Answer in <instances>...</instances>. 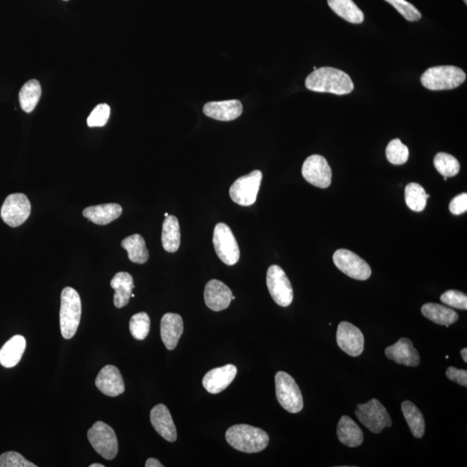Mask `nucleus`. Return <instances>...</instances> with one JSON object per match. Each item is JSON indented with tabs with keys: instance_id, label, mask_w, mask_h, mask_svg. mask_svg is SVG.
<instances>
[{
	"instance_id": "nucleus-9",
	"label": "nucleus",
	"mask_w": 467,
	"mask_h": 467,
	"mask_svg": "<svg viewBox=\"0 0 467 467\" xmlns=\"http://www.w3.org/2000/svg\"><path fill=\"white\" fill-rule=\"evenodd\" d=\"M262 180L261 171H251L249 174L235 180L230 189L232 201L241 206H250L257 201Z\"/></svg>"
},
{
	"instance_id": "nucleus-8",
	"label": "nucleus",
	"mask_w": 467,
	"mask_h": 467,
	"mask_svg": "<svg viewBox=\"0 0 467 467\" xmlns=\"http://www.w3.org/2000/svg\"><path fill=\"white\" fill-rule=\"evenodd\" d=\"M213 244L220 260L227 266L237 264L240 259V249L232 230L225 223H220L215 225Z\"/></svg>"
},
{
	"instance_id": "nucleus-7",
	"label": "nucleus",
	"mask_w": 467,
	"mask_h": 467,
	"mask_svg": "<svg viewBox=\"0 0 467 467\" xmlns=\"http://www.w3.org/2000/svg\"><path fill=\"white\" fill-rule=\"evenodd\" d=\"M88 439L93 449L106 460L111 461L118 454V439L111 427L103 422L94 424L88 432Z\"/></svg>"
},
{
	"instance_id": "nucleus-23",
	"label": "nucleus",
	"mask_w": 467,
	"mask_h": 467,
	"mask_svg": "<svg viewBox=\"0 0 467 467\" xmlns=\"http://www.w3.org/2000/svg\"><path fill=\"white\" fill-rule=\"evenodd\" d=\"M123 214V208L117 203L90 206L84 210V218L98 225H107Z\"/></svg>"
},
{
	"instance_id": "nucleus-30",
	"label": "nucleus",
	"mask_w": 467,
	"mask_h": 467,
	"mask_svg": "<svg viewBox=\"0 0 467 467\" xmlns=\"http://www.w3.org/2000/svg\"><path fill=\"white\" fill-rule=\"evenodd\" d=\"M41 94V85L38 80L27 81L19 92V103L23 111L27 113L33 112L40 100Z\"/></svg>"
},
{
	"instance_id": "nucleus-25",
	"label": "nucleus",
	"mask_w": 467,
	"mask_h": 467,
	"mask_svg": "<svg viewBox=\"0 0 467 467\" xmlns=\"http://www.w3.org/2000/svg\"><path fill=\"white\" fill-rule=\"evenodd\" d=\"M337 438L342 444L356 447L364 442V433L353 420L347 415L342 416L337 424Z\"/></svg>"
},
{
	"instance_id": "nucleus-13",
	"label": "nucleus",
	"mask_w": 467,
	"mask_h": 467,
	"mask_svg": "<svg viewBox=\"0 0 467 467\" xmlns=\"http://www.w3.org/2000/svg\"><path fill=\"white\" fill-rule=\"evenodd\" d=\"M302 175L313 186L325 189L331 186L332 172L327 160L321 155H312L302 167Z\"/></svg>"
},
{
	"instance_id": "nucleus-4",
	"label": "nucleus",
	"mask_w": 467,
	"mask_h": 467,
	"mask_svg": "<svg viewBox=\"0 0 467 467\" xmlns=\"http://www.w3.org/2000/svg\"><path fill=\"white\" fill-rule=\"evenodd\" d=\"M466 78V73L458 67L435 66L423 73L421 81L426 89L438 91L456 89Z\"/></svg>"
},
{
	"instance_id": "nucleus-15",
	"label": "nucleus",
	"mask_w": 467,
	"mask_h": 467,
	"mask_svg": "<svg viewBox=\"0 0 467 467\" xmlns=\"http://www.w3.org/2000/svg\"><path fill=\"white\" fill-rule=\"evenodd\" d=\"M237 374V368L233 364L215 368L206 373L203 379V386L210 394H218L233 382Z\"/></svg>"
},
{
	"instance_id": "nucleus-48",
	"label": "nucleus",
	"mask_w": 467,
	"mask_h": 467,
	"mask_svg": "<svg viewBox=\"0 0 467 467\" xmlns=\"http://www.w3.org/2000/svg\"><path fill=\"white\" fill-rule=\"evenodd\" d=\"M64 1H68V0H64Z\"/></svg>"
},
{
	"instance_id": "nucleus-47",
	"label": "nucleus",
	"mask_w": 467,
	"mask_h": 467,
	"mask_svg": "<svg viewBox=\"0 0 467 467\" xmlns=\"http://www.w3.org/2000/svg\"><path fill=\"white\" fill-rule=\"evenodd\" d=\"M444 180H445V181H446V180H447L446 176H444Z\"/></svg>"
},
{
	"instance_id": "nucleus-39",
	"label": "nucleus",
	"mask_w": 467,
	"mask_h": 467,
	"mask_svg": "<svg viewBox=\"0 0 467 467\" xmlns=\"http://www.w3.org/2000/svg\"><path fill=\"white\" fill-rule=\"evenodd\" d=\"M441 300L451 308L461 310L467 309V297L466 294L456 291V290H449V291L443 293Z\"/></svg>"
},
{
	"instance_id": "nucleus-28",
	"label": "nucleus",
	"mask_w": 467,
	"mask_h": 467,
	"mask_svg": "<svg viewBox=\"0 0 467 467\" xmlns=\"http://www.w3.org/2000/svg\"><path fill=\"white\" fill-rule=\"evenodd\" d=\"M328 5L334 13L351 23H362L364 15L353 0H327Z\"/></svg>"
},
{
	"instance_id": "nucleus-35",
	"label": "nucleus",
	"mask_w": 467,
	"mask_h": 467,
	"mask_svg": "<svg viewBox=\"0 0 467 467\" xmlns=\"http://www.w3.org/2000/svg\"><path fill=\"white\" fill-rule=\"evenodd\" d=\"M387 159L391 164L400 166L409 159L410 151L399 139L391 140L386 148Z\"/></svg>"
},
{
	"instance_id": "nucleus-1",
	"label": "nucleus",
	"mask_w": 467,
	"mask_h": 467,
	"mask_svg": "<svg viewBox=\"0 0 467 467\" xmlns=\"http://www.w3.org/2000/svg\"><path fill=\"white\" fill-rule=\"evenodd\" d=\"M305 87L314 92L348 95L354 89L350 76L342 70L322 67L314 70L305 79Z\"/></svg>"
},
{
	"instance_id": "nucleus-42",
	"label": "nucleus",
	"mask_w": 467,
	"mask_h": 467,
	"mask_svg": "<svg viewBox=\"0 0 467 467\" xmlns=\"http://www.w3.org/2000/svg\"><path fill=\"white\" fill-rule=\"evenodd\" d=\"M147 467H163L164 466L161 464L160 461L157 460L154 458H148L146 462Z\"/></svg>"
},
{
	"instance_id": "nucleus-34",
	"label": "nucleus",
	"mask_w": 467,
	"mask_h": 467,
	"mask_svg": "<svg viewBox=\"0 0 467 467\" xmlns=\"http://www.w3.org/2000/svg\"><path fill=\"white\" fill-rule=\"evenodd\" d=\"M151 320L147 313H136L129 323L131 334L137 340H144L150 332Z\"/></svg>"
},
{
	"instance_id": "nucleus-32",
	"label": "nucleus",
	"mask_w": 467,
	"mask_h": 467,
	"mask_svg": "<svg viewBox=\"0 0 467 467\" xmlns=\"http://www.w3.org/2000/svg\"><path fill=\"white\" fill-rule=\"evenodd\" d=\"M405 201L407 207L415 212H421L427 206L426 191L419 184L411 183L405 188Z\"/></svg>"
},
{
	"instance_id": "nucleus-21",
	"label": "nucleus",
	"mask_w": 467,
	"mask_h": 467,
	"mask_svg": "<svg viewBox=\"0 0 467 467\" xmlns=\"http://www.w3.org/2000/svg\"><path fill=\"white\" fill-rule=\"evenodd\" d=\"M150 419L152 427L157 433L169 442H174L176 439V429L170 411L164 404H158L152 410Z\"/></svg>"
},
{
	"instance_id": "nucleus-18",
	"label": "nucleus",
	"mask_w": 467,
	"mask_h": 467,
	"mask_svg": "<svg viewBox=\"0 0 467 467\" xmlns=\"http://www.w3.org/2000/svg\"><path fill=\"white\" fill-rule=\"evenodd\" d=\"M386 355L388 359L395 361V363L409 367L418 366L421 361L413 343L405 337H402L395 344L386 348Z\"/></svg>"
},
{
	"instance_id": "nucleus-6",
	"label": "nucleus",
	"mask_w": 467,
	"mask_h": 467,
	"mask_svg": "<svg viewBox=\"0 0 467 467\" xmlns=\"http://www.w3.org/2000/svg\"><path fill=\"white\" fill-rule=\"evenodd\" d=\"M355 413L359 422L374 434H380L386 427L392 425L390 416L386 407L376 399L359 404Z\"/></svg>"
},
{
	"instance_id": "nucleus-36",
	"label": "nucleus",
	"mask_w": 467,
	"mask_h": 467,
	"mask_svg": "<svg viewBox=\"0 0 467 467\" xmlns=\"http://www.w3.org/2000/svg\"><path fill=\"white\" fill-rule=\"evenodd\" d=\"M386 1L393 6L407 21L415 22L422 18V14L417 8L406 0H386Z\"/></svg>"
},
{
	"instance_id": "nucleus-5",
	"label": "nucleus",
	"mask_w": 467,
	"mask_h": 467,
	"mask_svg": "<svg viewBox=\"0 0 467 467\" xmlns=\"http://www.w3.org/2000/svg\"><path fill=\"white\" fill-rule=\"evenodd\" d=\"M276 398L278 403L289 413H299L303 409V396L291 376L284 371L276 375Z\"/></svg>"
},
{
	"instance_id": "nucleus-41",
	"label": "nucleus",
	"mask_w": 467,
	"mask_h": 467,
	"mask_svg": "<svg viewBox=\"0 0 467 467\" xmlns=\"http://www.w3.org/2000/svg\"><path fill=\"white\" fill-rule=\"evenodd\" d=\"M447 378L461 386H467V371L455 367H449L446 372Z\"/></svg>"
},
{
	"instance_id": "nucleus-11",
	"label": "nucleus",
	"mask_w": 467,
	"mask_h": 467,
	"mask_svg": "<svg viewBox=\"0 0 467 467\" xmlns=\"http://www.w3.org/2000/svg\"><path fill=\"white\" fill-rule=\"evenodd\" d=\"M333 261L341 272L359 281H366L371 276V269L364 259L347 249L337 250Z\"/></svg>"
},
{
	"instance_id": "nucleus-31",
	"label": "nucleus",
	"mask_w": 467,
	"mask_h": 467,
	"mask_svg": "<svg viewBox=\"0 0 467 467\" xmlns=\"http://www.w3.org/2000/svg\"><path fill=\"white\" fill-rule=\"evenodd\" d=\"M402 410L411 433L415 438H422L425 433V421L422 412L410 401L403 403Z\"/></svg>"
},
{
	"instance_id": "nucleus-40",
	"label": "nucleus",
	"mask_w": 467,
	"mask_h": 467,
	"mask_svg": "<svg viewBox=\"0 0 467 467\" xmlns=\"http://www.w3.org/2000/svg\"><path fill=\"white\" fill-rule=\"evenodd\" d=\"M451 213L461 215L467 210V194L461 193L455 197L449 205Z\"/></svg>"
},
{
	"instance_id": "nucleus-26",
	"label": "nucleus",
	"mask_w": 467,
	"mask_h": 467,
	"mask_svg": "<svg viewBox=\"0 0 467 467\" xmlns=\"http://www.w3.org/2000/svg\"><path fill=\"white\" fill-rule=\"evenodd\" d=\"M422 313L424 316L435 324L446 325L454 324L458 320V315L454 310L445 307V305L427 303L422 305Z\"/></svg>"
},
{
	"instance_id": "nucleus-10",
	"label": "nucleus",
	"mask_w": 467,
	"mask_h": 467,
	"mask_svg": "<svg viewBox=\"0 0 467 467\" xmlns=\"http://www.w3.org/2000/svg\"><path fill=\"white\" fill-rule=\"evenodd\" d=\"M266 286L276 303L286 308L292 304L293 291L291 282L280 266H269L266 273Z\"/></svg>"
},
{
	"instance_id": "nucleus-3",
	"label": "nucleus",
	"mask_w": 467,
	"mask_h": 467,
	"mask_svg": "<svg viewBox=\"0 0 467 467\" xmlns=\"http://www.w3.org/2000/svg\"><path fill=\"white\" fill-rule=\"evenodd\" d=\"M81 316L79 293L72 288H65L61 294L60 327L62 337L70 339L76 335Z\"/></svg>"
},
{
	"instance_id": "nucleus-24",
	"label": "nucleus",
	"mask_w": 467,
	"mask_h": 467,
	"mask_svg": "<svg viewBox=\"0 0 467 467\" xmlns=\"http://www.w3.org/2000/svg\"><path fill=\"white\" fill-rule=\"evenodd\" d=\"M111 288L115 290L113 304L117 308H123L129 303L135 288L133 278L130 274L120 272L112 278Z\"/></svg>"
},
{
	"instance_id": "nucleus-16",
	"label": "nucleus",
	"mask_w": 467,
	"mask_h": 467,
	"mask_svg": "<svg viewBox=\"0 0 467 467\" xmlns=\"http://www.w3.org/2000/svg\"><path fill=\"white\" fill-rule=\"evenodd\" d=\"M233 293L222 281L211 280L206 286L205 301L212 311L220 312L230 307Z\"/></svg>"
},
{
	"instance_id": "nucleus-43",
	"label": "nucleus",
	"mask_w": 467,
	"mask_h": 467,
	"mask_svg": "<svg viewBox=\"0 0 467 467\" xmlns=\"http://www.w3.org/2000/svg\"><path fill=\"white\" fill-rule=\"evenodd\" d=\"M461 354L463 360H464V362L467 363V349L466 348L462 349L461 351Z\"/></svg>"
},
{
	"instance_id": "nucleus-44",
	"label": "nucleus",
	"mask_w": 467,
	"mask_h": 467,
	"mask_svg": "<svg viewBox=\"0 0 467 467\" xmlns=\"http://www.w3.org/2000/svg\"><path fill=\"white\" fill-rule=\"evenodd\" d=\"M89 467H104V466L101 465V464H98V463H96V464L90 465Z\"/></svg>"
},
{
	"instance_id": "nucleus-38",
	"label": "nucleus",
	"mask_w": 467,
	"mask_h": 467,
	"mask_svg": "<svg viewBox=\"0 0 467 467\" xmlns=\"http://www.w3.org/2000/svg\"><path fill=\"white\" fill-rule=\"evenodd\" d=\"M0 467H37L17 452H7L0 456Z\"/></svg>"
},
{
	"instance_id": "nucleus-27",
	"label": "nucleus",
	"mask_w": 467,
	"mask_h": 467,
	"mask_svg": "<svg viewBox=\"0 0 467 467\" xmlns=\"http://www.w3.org/2000/svg\"><path fill=\"white\" fill-rule=\"evenodd\" d=\"M164 250L169 253H175L180 246V227L178 218L169 215L163 223L162 237H161Z\"/></svg>"
},
{
	"instance_id": "nucleus-2",
	"label": "nucleus",
	"mask_w": 467,
	"mask_h": 467,
	"mask_svg": "<svg viewBox=\"0 0 467 467\" xmlns=\"http://www.w3.org/2000/svg\"><path fill=\"white\" fill-rule=\"evenodd\" d=\"M226 441L235 450L247 454L261 452L269 443V434L258 427L239 424L226 432Z\"/></svg>"
},
{
	"instance_id": "nucleus-37",
	"label": "nucleus",
	"mask_w": 467,
	"mask_h": 467,
	"mask_svg": "<svg viewBox=\"0 0 467 467\" xmlns=\"http://www.w3.org/2000/svg\"><path fill=\"white\" fill-rule=\"evenodd\" d=\"M110 107L108 104L97 105L88 118L87 123L89 128H101L108 123L110 116Z\"/></svg>"
},
{
	"instance_id": "nucleus-19",
	"label": "nucleus",
	"mask_w": 467,
	"mask_h": 467,
	"mask_svg": "<svg viewBox=\"0 0 467 467\" xmlns=\"http://www.w3.org/2000/svg\"><path fill=\"white\" fill-rule=\"evenodd\" d=\"M184 332L182 317L176 313L164 314L160 323V334L164 347L172 351L179 344Z\"/></svg>"
},
{
	"instance_id": "nucleus-33",
	"label": "nucleus",
	"mask_w": 467,
	"mask_h": 467,
	"mask_svg": "<svg viewBox=\"0 0 467 467\" xmlns=\"http://www.w3.org/2000/svg\"><path fill=\"white\" fill-rule=\"evenodd\" d=\"M434 167L442 176L452 178L460 171V163L453 155L446 152H439L434 159Z\"/></svg>"
},
{
	"instance_id": "nucleus-20",
	"label": "nucleus",
	"mask_w": 467,
	"mask_h": 467,
	"mask_svg": "<svg viewBox=\"0 0 467 467\" xmlns=\"http://www.w3.org/2000/svg\"><path fill=\"white\" fill-rule=\"evenodd\" d=\"M203 111L212 119L230 121L242 116L243 108L241 101L238 100L211 101L203 106Z\"/></svg>"
},
{
	"instance_id": "nucleus-29",
	"label": "nucleus",
	"mask_w": 467,
	"mask_h": 467,
	"mask_svg": "<svg viewBox=\"0 0 467 467\" xmlns=\"http://www.w3.org/2000/svg\"><path fill=\"white\" fill-rule=\"evenodd\" d=\"M123 248L128 251V258L133 263L145 264L148 261L149 252L146 242L139 234L130 235L121 242Z\"/></svg>"
},
{
	"instance_id": "nucleus-12",
	"label": "nucleus",
	"mask_w": 467,
	"mask_h": 467,
	"mask_svg": "<svg viewBox=\"0 0 467 467\" xmlns=\"http://www.w3.org/2000/svg\"><path fill=\"white\" fill-rule=\"evenodd\" d=\"M31 206L28 198L23 193L8 196L1 208V218L7 225L16 227L23 225L30 215Z\"/></svg>"
},
{
	"instance_id": "nucleus-17",
	"label": "nucleus",
	"mask_w": 467,
	"mask_h": 467,
	"mask_svg": "<svg viewBox=\"0 0 467 467\" xmlns=\"http://www.w3.org/2000/svg\"><path fill=\"white\" fill-rule=\"evenodd\" d=\"M96 386L101 393L116 398L124 393L125 383L123 376L113 365H107L101 368L96 380Z\"/></svg>"
},
{
	"instance_id": "nucleus-46",
	"label": "nucleus",
	"mask_w": 467,
	"mask_h": 467,
	"mask_svg": "<svg viewBox=\"0 0 467 467\" xmlns=\"http://www.w3.org/2000/svg\"><path fill=\"white\" fill-rule=\"evenodd\" d=\"M463 1H464L465 4H466H466H467V0H463Z\"/></svg>"
},
{
	"instance_id": "nucleus-14",
	"label": "nucleus",
	"mask_w": 467,
	"mask_h": 467,
	"mask_svg": "<svg viewBox=\"0 0 467 467\" xmlns=\"http://www.w3.org/2000/svg\"><path fill=\"white\" fill-rule=\"evenodd\" d=\"M337 343L348 355L359 356L364 351V337L358 327L344 321L337 327Z\"/></svg>"
},
{
	"instance_id": "nucleus-45",
	"label": "nucleus",
	"mask_w": 467,
	"mask_h": 467,
	"mask_svg": "<svg viewBox=\"0 0 467 467\" xmlns=\"http://www.w3.org/2000/svg\"><path fill=\"white\" fill-rule=\"evenodd\" d=\"M168 215H169V214H168V213H166V214H164V217H166V218H167V217H168Z\"/></svg>"
},
{
	"instance_id": "nucleus-22",
	"label": "nucleus",
	"mask_w": 467,
	"mask_h": 467,
	"mask_svg": "<svg viewBox=\"0 0 467 467\" xmlns=\"http://www.w3.org/2000/svg\"><path fill=\"white\" fill-rule=\"evenodd\" d=\"M26 348V340L21 335H16L8 340L0 350V364L5 368L16 366L22 359Z\"/></svg>"
}]
</instances>
